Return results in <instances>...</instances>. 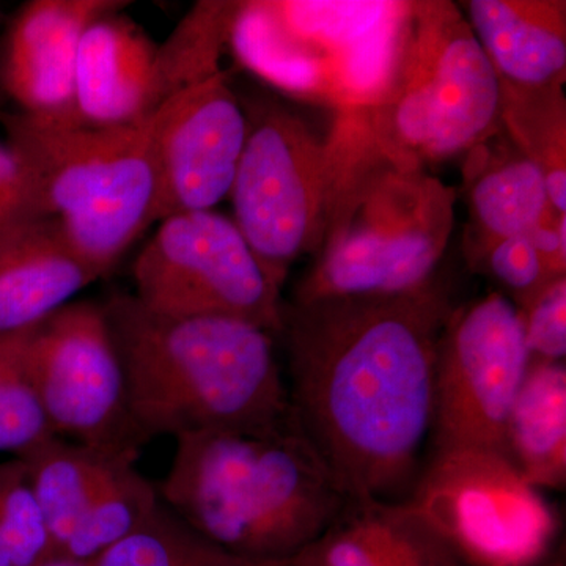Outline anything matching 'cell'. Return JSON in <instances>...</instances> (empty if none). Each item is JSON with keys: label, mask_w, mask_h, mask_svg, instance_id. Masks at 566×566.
I'll return each instance as SVG.
<instances>
[{"label": "cell", "mask_w": 566, "mask_h": 566, "mask_svg": "<svg viewBox=\"0 0 566 566\" xmlns=\"http://www.w3.org/2000/svg\"><path fill=\"white\" fill-rule=\"evenodd\" d=\"M357 112L392 161L424 169L501 132V81L455 3L409 2L392 81Z\"/></svg>", "instance_id": "5b68a950"}, {"label": "cell", "mask_w": 566, "mask_h": 566, "mask_svg": "<svg viewBox=\"0 0 566 566\" xmlns=\"http://www.w3.org/2000/svg\"><path fill=\"white\" fill-rule=\"evenodd\" d=\"M7 144L32 172L41 211L59 219L99 277L156 222V167L148 117L88 128L0 114Z\"/></svg>", "instance_id": "8992f818"}, {"label": "cell", "mask_w": 566, "mask_h": 566, "mask_svg": "<svg viewBox=\"0 0 566 566\" xmlns=\"http://www.w3.org/2000/svg\"><path fill=\"white\" fill-rule=\"evenodd\" d=\"M0 191H31L36 196L31 170L7 142H0Z\"/></svg>", "instance_id": "4dcf8cb0"}, {"label": "cell", "mask_w": 566, "mask_h": 566, "mask_svg": "<svg viewBox=\"0 0 566 566\" xmlns=\"http://www.w3.org/2000/svg\"><path fill=\"white\" fill-rule=\"evenodd\" d=\"M240 2H200L158 46L156 106L172 93L219 71V55L229 44Z\"/></svg>", "instance_id": "cb8c5ba5"}, {"label": "cell", "mask_w": 566, "mask_h": 566, "mask_svg": "<svg viewBox=\"0 0 566 566\" xmlns=\"http://www.w3.org/2000/svg\"><path fill=\"white\" fill-rule=\"evenodd\" d=\"M29 368L52 433L139 455L125 375L102 303L71 301L31 333Z\"/></svg>", "instance_id": "8fae6325"}, {"label": "cell", "mask_w": 566, "mask_h": 566, "mask_svg": "<svg viewBox=\"0 0 566 566\" xmlns=\"http://www.w3.org/2000/svg\"><path fill=\"white\" fill-rule=\"evenodd\" d=\"M88 566H253L223 553L159 504L147 523L88 562Z\"/></svg>", "instance_id": "484cf974"}, {"label": "cell", "mask_w": 566, "mask_h": 566, "mask_svg": "<svg viewBox=\"0 0 566 566\" xmlns=\"http://www.w3.org/2000/svg\"><path fill=\"white\" fill-rule=\"evenodd\" d=\"M248 137L230 196L240 232L282 293L290 268L318 253L338 174L333 136L319 140L303 118L268 98L243 102Z\"/></svg>", "instance_id": "52a82bcc"}, {"label": "cell", "mask_w": 566, "mask_h": 566, "mask_svg": "<svg viewBox=\"0 0 566 566\" xmlns=\"http://www.w3.org/2000/svg\"><path fill=\"white\" fill-rule=\"evenodd\" d=\"M153 43L122 10L96 18L82 33L74 65V109L88 128L136 125L156 107Z\"/></svg>", "instance_id": "5bb4252c"}, {"label": "cell", "mask_w": 566, "mask_h": 566, "mask_svg": "<svg viewBox=\"0 0 566 566\" xmlns=\"http://www.w3.org/2000/svg\"><path fill=\"white\" fill-rule=\"evenodd\" d=\"M103 305L144 446L156 438L268 433L293 423L275 335L221 316L159 314L133 293Z\"/></svg>", "instance_id": "7a4b0ae2"}, {"label": "cell", "mask_w": 566, "mask_h": 566, "mask_svg": "<svg viewBox=\"0 0 566 566\" xmlns=\"http://www.w3.org/2000/svg\"><path fill=\"white\" fill-rule=\"evenodd\" d=\"M0 566H14L13 560L9 553L6 542H3L2 535H0Z\"/></svg>", "instance_id": "836d02e7"}, {"label": "cell", "mask_w": 566, "mask_h": 566, "mask_svg": "<svg viewBox=\"0 0 566 566\" xmlns=\"http://www.w3.org/2000/svg\"><path fill=\"white\" fill-rule=\"evenodd\" d=\"M136 460L125 458L115 465L61 556L91 562L150 520L161 497L158 486L136 468Z\"/></svg>", "instance_id": "603a6c76"}, {"label": "cell", "mask_w": 566, "mask_h": 566, "mask_svg": "<svg viewBox=\"0 0 566 566\" xmlns=\"http://www.w3.org/2000/svg\"><path fill=\"white\" fill-rule=\"evenodd\" d=\"M338 174L322 248L292 303L412 292L434 281L455 222V189L392 161L357 111L333 134Z\"/></svg>", "instance_id": "277c9868"}, {"label": "cell", "mask_w": 566, "mask_h": 566, "mask_svg": "<svg viewBox=\"0 0 566 566\" xmlns=\"http://www.w3.org/2000/svg\"><path fill=\"white\" fill-rule=\"evenodd\" d=\"M33 216H46L41 211L35 192L0 191V233Z\"/></svg>", "instance_id": "1f68e13d"}, {"label": "cell", "mask_w": 566, "mask_h": 566, "mask_svg": "<svg viewBox=\"0 0 566 566\" xmlns=\"http://www.w3.org/2000/svg\"><path fill=\"white\" fill-rule=\"evenodd\" d=\"M279 21L322 55L333 70L340 54L378 29L403 2H324V0H270Z\"/></svg>", "instance_id": "d4e9b609"}, {"label": "cell", "mask_w": 566, "mask_h": 566, "mask_svg": "<svg viewBox=\"0 0 566 566\" xmlns=\"http://www.w3.org/2000/svg\"><path fill=\"white\" fill-rule=\"evenodd\" d=\"M0 535L14 566H35L57 554L20 458L0 463Z\"/></svg>", "instance_id": "83f0119b"}, {"label": "cell", "mask_w": 566, "mask_h": 566, "mask_svg": "<svg viewBox=\"0 0 566 566\" xmlns=\"http://www.w3.org/2000/svg\"><path fill=\"white\" fill-rule=\"evenodd\" d=\"M515 305L531 360L565 363L566 275L547 279Z\"/></svg>", "instance_id": "f1b7e54d"}, {"label": "cell", "mask_w": 566, "mask_h": 566, "mask_svg": "<svg viewBox=\"0 0 566 566\" xmlns=\"http://www.w3.org/2000/svg\"><path fill=\"white\" fill-rule=\"evenodd\" d=\"M483 263L486 273L512 293L513 304L520 303L551 279L531 233L499 241L480 259L479 264Z\"/></svg>", "instance_id": "f546056e"}, {"label": "cell", "mask_w": 566, "mask_h": 566, "mask_svg": "<svg viewBox=\"0 0 566 566\" xmlns=\"http://www.w3.org/2000/svg\"><path fill=\"white\" fill-rule=\"evenodd\" d=\"M253 566H301L296 557L290 558V560L275 562V564L253 565Z\"/></svg>", "instance_id": "e575fe53"}, {"label": "cell", "mask_w": 566, "mask_h": 566, "mask_svg": "<svg viewBox=\"0 0 566 566\" xmlns=\"http://www.w3.org/2000/svg\"><path fill=\"white\" fill-rule=\"evenodd\" d=\"M528 365L510 297L490 293L453 307L436 353L430 449L505 453L506 420Z\"/></svg>", "instance_id": "30bf717a"}, {"label": "cell", "mask_w": 566, "mask_h": 566, "mask_svg": "<svg viewBox=\"0 0 566 566\" xmlns=\"http://www.w3.org/2000/svg\"><path fill=\"white\" fill-rule=\"evenodd\" d=\"M156 167V222L214 210L230 196L248 115L219 70L163 99L148 115Z\"/></svg>", "instance_id": "7c38bea8"}, {"label": "cell", "mask_w": 566, "mask_h": 566, "mask_svg": "<svg viewBox=\"0 0 566 566\" xmlns=\"http://www.w3.org/2000/svg\"><path fill=\"white\" fill-rule=\"evenodd\" d=\"M133 279L134 296L159 314L221 316L281 333L282 293L233 219L216 210L161 219Z\"/></svg>", "instance_id": "9c48e42d"}, {"label": "cell", "mask_w": 566, "mask_h": 566, "mask_svg": "<svg viewBox=\"0 0 566 566\" xmlns=\"http://www.w3.org/2000/svg\"><path fill=\"white\" fill-rule=\"evenodd\" d=\"M33 329L0 334V452L13 458L55 436L29 368L28 346Z\"/></svg>", "instance_id": "4316f807"}, {"label": "cell", "mask_w": 566, "mask_h": 566, "mask_svg": "<svg viewBox=\"0 0 566 566\" xmlns=\"http://www.w3.org/2000/svg\"><path fill=\"white\" fill-rule=\"evenodd\" d=\"M296 558L301 566H464L408 501H349Z\"/></svg>", "instance_id": "2e32d148"}, {"label": "cell", "mask_w": 566, "mask_h": 566, "mask_svg": "<svg viewBox=\"0 0 566 566\" xmlns=\"http://www.w3.org/2000/svg\"><path fill=\"white\" fill-rule=\"evenodd\" d=\"M175 441L172 464L156 485L164 505L245 564L300 556L352 501L294 423Z\"/></svg>", "instance_id": "3957f363"}, {"label": "cell", "mask_w": 566, "mask_h": 566, "mask_svg": "<svg viewBox=\"0 0 566 566\" xmlns=\"http://www.w3.org/2000/svg\"><path fill=\"white\" fill-rule=\"evenodd\" d=\"M505 455L542 493L565 486V363L531 360L506 420Z\"/></svg>", "instance_id": "d6986e66"}, {"label": "cell", "mask_w": 566, "mask_h": 566, "mask_svg": "<svg viewBox=\"0 0 566 566\" xmlns=\"http://www.w3.org/2000/svg\"><path fill=\"white\" fill-rule=\"evenodd\" d=\"M408 502L464 566H535L557 531L542 491L493 450H431Z\"/></svg>", "instance_id": "ba28073f"}, {"label": "cell", "mask_w": 566, "mask_h": 566, "mask_svg": "<svg viewBox=\"0 0 566 566\" xmlns=\"http://www.w3.org/2000/svg\"><path fill=\"white\" fill-rule=\"evenodd\" d=\"M59 219L33 216L0 233V334H20L99 281Z\"/></svg>", "instance_id": "9a60e30c"}, {"label": "cell", "mask_w": 566, "mask_h": 566, "mask_svg": "<svg viewBox=\"0 0 566 566\" xmlns=\"http://www.w3.org/2000/svg\"><path fill=\"white\" fill-rule=\"evenodd\" d=\"M245 70L296 98L334 104L333 70L275 17L270 0L240 2L229 33Z\"/></svg>", "instance_id": "ffe728a7"}, {"label": "cell", "mask_w": 566, "mask_h": 566, "mask_svg": "<svg viewBox=\"0 0 566 566\" xmlns=\"http://www.w3.org/2000/svg\"><path fill=\"white\" fill-rule=\"evenodd\" d=\"M453 305L412 292L283 304L293 423L352 501H408L433 427L438 342Z\"/></svg>", "instance_id": "6da1fadb"}, {"label": "cell", "mask_w": 566, "mask_h": 566, "mask_svg": "<svg viewBox=\"0 0 566 566\" xmlns=\"http://www.w3.org/2000/svg\"><path fill=\"white\" fill-rule=\"evenodd\" d=\"M504 145L493 150L486 140L471 151L465 166L474 263L499 241L531 233L553 219L542 169L515 145Z\"/></svg>", "instance_id": "ac0fdd59"}, {"label": "cell", "mask_w": 566, "mask_h": 566, "mask_svg": "<svg viewBox=\"0 0 566 566\" xmlns=\"http://www.w3.org/2000/svg\"><path fill=\"white\" fill-rule=\"evenodd\" d=\"M35 566H88V562L74 560V558L55 554V556H52L48 558V560L41 562V564Z\"/></svg>", "instance_id": "d6a6232c"}, {"label": "cell", "mask_w": 566, "mask_h": 566, "mask_svg": "<svg viewBox=\"0 0 566 566\" xmlns=\"http://www.w3.org/2000/svg\"><path fill=\"white\" fill-rule=\"evenodd\" d=\"M465 20L502 84L539 88L564 84L565 2L471 0Z\"/></svg>", "instance_id": "e0dca14e"}, {"label": "cell", "mask_w": 566, "mask_h": 566, "mask_svg": "<svg viewBox=\"0 0 566 566\" xmlns=\"http://www.w3.org/2000/svg\"><path fill=\"white\" fill-rule=\"evenodd\" d=\"M562 85L523 88L502 84V126L510 142L542 169L547 200L566 214V109Z\"/></svg>", "instance_id": "7402d4cb"}, {"label": "cell", "mask_w": 566, "mask_h": 566, "mask_svg": "<svg viewBox=\"0 0 566 566\" xmlns=\"http://www.w3.org/2000/svg\"><path fill=\"white\" fill-rule=\"evenodd\" d=\"M18 458L28 469L33 493L61 554L115 465L137 455L103 452L52 436Z\"/></svg>", "instance_id": "44dd1931"}, {"label": "cell", "mask_w": 566, "mask_h": 566, "mask_svg": "<svg viewBox=\"0 0 566 566\" xmlns=\"http://www.w3.org/2000/svg\"><path fill=\"white\" fill-rule=\"evenodd\" d=\"M126 7L122 0H31L17 11L0 51V87L21 114L80 125L73 81L82 33L96 18Z\"/></svg>", "instance_id": "4fadbf2b"}]
</instances>
